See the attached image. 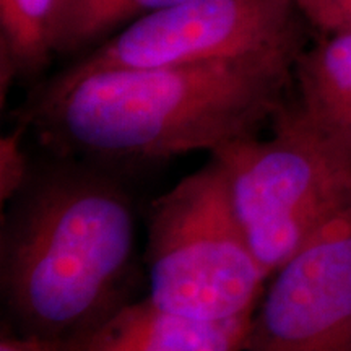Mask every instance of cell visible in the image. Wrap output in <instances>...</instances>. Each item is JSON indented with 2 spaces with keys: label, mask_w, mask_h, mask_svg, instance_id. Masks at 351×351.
Returning <instances> with one entry per match:
<instances>
[{
  "label": "cell",
  "mask_w": 351,
  "mask_h": 351,
  "mask_svg": "<svg viewBox=\"0 0 351 351\" xmlns=\"http://www.w3.org/2000/svg\"><path fill=\"white\" fill-rule=\"evenodd\" d=\"M147 267L148 298L166 311L208 320L254 313L269 275L241 226L217 158L153 202Z\"/></svg>",
  "instance_id": "cell-4"
},
{
  "label": "cell",
  "mask_w": 351,
  "mask_h": 351,
  "mask_svg": "<svg viewBox=\"0 0 351 351\" xmlns=\"http://www.w3.org/2000/svg\"><path fill=\"white\" fill-rule=\"evenodd\" d=\"M77 0H0L2 98L15 77L36 72L60 43Z\"/></svg>",
  "instance_id": "cell-8"
},
{
  "label": "cell",
  "mask_w": 351,
  "mask_h": 351,
  "mask_svg": "<svg viewBox=\"0 0 351 351\" xmlns=\"http://www.w3.org/2000/svg\"><path fill=\"white\" fill-rule=\"evenodd\" d=\"M135 256L129 195L96 169L33 173L2 218L0 283L13 330L77 351L125 304Z\"/></svg>",
  "instance_id": "cell-2"
},
{
  "label": "cell",
  "mask_w": 351,
  "mask_h": 351,
  "mask_svg": "<svg viewBox=\"0 0 351 351\" xmlns=\"http://www.w3.org/2000/svg\"><path fill=\"white\" fill-rule=\"evenodd\" d=\"M182 0H77L60 43V51H70L93 41L114 26L163 10Z\"/></svg>",
  "instance_id": "cell-10"
},
{
  "label": "cell",
  "mask_w": 351,
  "mask_h": 351,
  "mask_svg": "<svg viewBox=\"0 0 351 351\" xmlns=\"http://www.w3.org/2000/svg\"><path fill=\"white\" fill-rule=\"evenodd\" d=\"M302 19L326 34L351 33V0H293Z\"/></svg>",
  "instance_id": "cell-12"
},
{
  "label": "cell",
  "mask_w": 351,
  "mask_h": 351,
  "mask_svg": "<svg viewBox=\"0 0 351 351\" xmlns=\"http://www.w3.org/2000/svg\"><path fill=\"white\" fill-rule=\"evenodd\" d=\"M23 127H16L0 140V202L8 205L28 186L33 171L23 142Z\"/></svg>",
  "instance_id": "cell-11"
},
{
  "label": "cell",
  "mask_w": 351,
  "mask_h": 351,
  "mask_svg": "<svg viewBox=\"0 0 351 351\" xmlns=\"http://www.w3.org/2000/svg\"><path fill=\"white\" fill-rule=\"evenodd\" d=\"M293 0H182L140 16L70 65L59 85L109 69L192 65L304 51Z\"/></svg>",
  "instance_id": "cell-5"
},
{
  "label": "cell",
  "mask_w": 351,
  "mask_h": 351,
  "mask_svg": "<svg viewBox=\"0 0 351 351\" xmlns=\"http://www.w3.org/2000/svg\"><path fill=\"white\" fill-rule=\"evenodd\" d=\"M0 351H64L51 341H46L39 337L26 335V333L15 332L10 328L2 333L0 340Z\"/></svg>",
  "instance_id": "cell-13"
},
{
  "label": "cell",
  "mask_w": 351,
  "mask_h": 351,
  "mask_svg": "<svg viewBox=\"0 0 351 351\" xmlns=\"http://www.w3.org/2000/svg\"><path fill=\"white\" fill-rule=\"evenodd\" d=\"M244 351H351V208L270 276Z\"/></svg>",
  "instance_id": "cell-6"
},
{
  "label": "cell",
  "mask_w": 351,
  "mask_h": 351,
  "mask_svg": "<svg viewBox=\"0 0 351 351\" xmlns=\"http://www.w3.org/2000/svg\"><path fill=\"white\" fill-rule=\"evenodd\" d=\"M296 103L313 119L351 140V33L326 34L295 67Z\"/></svg>",
  "instance_id": "cell-9"
},
{
  "label": "cell",
  "mask_w": 351,
  "mask_h": 351,
  "mask_svg": "<svg viewBox=\"0 0 351 351\" xmlns=\"http://www.w3.org/2000/svg\"><path fill=\"white\" fill-rule=\"evenodd\" d=\"M252 314L225 320L189 317L147 296L119 307L77 351H244Z\"/></svg>",
  "instance_id": "cell-7"
},
{
  "label": "cell",
  "mask_w": 351,
  "mask_h": 351,
  "mask_svg": "<svg viewBox=\"0 0 351 351\" xmlns=\"http://www.w3.org/2000/svg\"><path fill=\"white\" fill-rule=\"evenodd\" d=\"M243 230L269 278L324 226L351 208V140L300 104H285L267 138L213 152Z\"/></svg>",
  "instance_id": "cell-3"
},
{
  "label": "cell",
  "mask_w": 351,
  "mask_h": 351,
  "mask_svg": "<svg viewBox=\"0 0 351 351\" xmlns=\"http://www.w3.org/2000/svg\"><path fill=\"white\" fill-rule=\"evenodd\" d=\"M298 59L256 56L152 69H109L47 83L28 108L62 155L153 161L256 137L287 101Z\"/></svg>",
  "instance_id": "cell-1"
}]
</instances>
